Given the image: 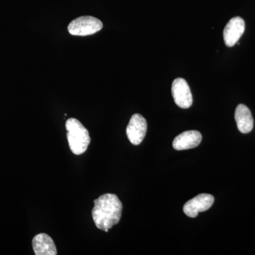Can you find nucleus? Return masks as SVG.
I'll list each match as a JSON object with an SVG mask.
<instances>
[{"instance_id": "1", "label": "nucleus", "mask_w": 255, "mask_h": 255, "mask_svg": "<svg viewBox=\"0 0 255 255\" xmlns=\"http://www.w3.org/2000/svg\"><path fill=\"white\" fill-rule=\"evenodd\" d=\"M95 206L92 211V219L95 226L102 231L108 232L120 221L123 205L118 196L105 194L94 201Z\"/></svg>"}, {"instance_id": "2", "label": "nucleus", "mask_w": 255, "mask_h": 255, "mask_svg": "<svg viewBox=\"0 0 255 255\" xmlns=\"http://www.w3.org/2000/svg\"><path fill=\"white\" fill-rule=\"evenodd\" d=\"M69 147L75 155L85 153L91 142L88 130L78 119L70 118L65 124Z\"/></svg>"}, {"instance_id": "3", "label": "nucleus", "mask_w": 255, "mask_h": 255, "mask_svg": "<svg viewBox=\"0 0 255 255\" xmlns=\"http://www.w3.org/2000/svg\"><path fill=\"white\" fill-rule=\"evenodd\" d=\"M103 28V23L91 16H80L74 19L68 26V31L73 36H85L92 35Z\"/></svg>"}, {"instance_id": "4", "label": "nucleus", "mask_w": 255, "mask_h": 255, "mask_svg": "<svg viewBox=\"0 0 255 255\" xmlns=\"http://www.w3.org/2000/svg\"><path fill=\"white\" fill-rule=\"evenodd\" d=\"M147 129L145 119L140 114H133L127 128V135L129 141L132 145H140L145 138Z\"/></svg>"}, {"instance_id": "5", "label": "nucleus", "mask_w": 255, "mask_h": 255, "mask_svg": "<svg viewBox=\"0 0 255 255\" xmlns=\"http://www.w3.org/2000/svg\"><path fill=\"white\" fill-rule=\"evenodd\" d=\"M172 95L174 102L182 109H188L192 105L193 97L190 87L183 78H177L172 85Z\"/></svg>"}, {"instance_id": "6", "label": "nucleus", "mask_w": 255, "mask_h": 255, "mask_svg": "<svg viewBox=\"0 0 255 255\" xmlns=\"http://www.w3.org/2000/svg\"><path fill=\"white\" fill-rule=\"evenodd\" d=\"M214 202V197L211 194H199L187 201L183 208V211L189 217L196 218L199 213L209 210Z\"/></svg>"}, {"instance_id": "7", "label": "nucleus", "mask_w": 255, "mask_h": 255, "mask_svg": "<svg viewBox=\"0 0 255 255\" xmlns=\"http://www.w3.org/2000/svg\"><path fill=\"white\" fill-rule=\"evenodd\" d=\"M245 29L246 23L243 18L239 16L231 18L223 30V39L226 46H235L243 36Z\"/></svg>"}, {"instance_id": "8", "label": "nucleus", "mask_w": 255, "mask_h": 255, "mask_svg": "<svg viewBox=\"0 0 255 255\" xmlns=\"http://www.w3.org/2000/svg\"><path fill=\"white\" fill-rule=\"evenodd\" d=\"M202 135L197 130L183 132L174 139L173 147L176 150H189L194 148L201 143Z\"/></svg>"}, {"instance_id": "9", "label": "nucleus", "mask_w": 255, "mask_h": 255, "mask_svg": "<svg viewBox=\"0 0 255 255\" xmlns=\"http://www.w3.org/2000/svg\"><path fill=\"white\" fill-rule=\"evenodd\" d=\"M32 246L36 255H56L54 241L46 233L36 235L32 241Z\"/></svg>"}, {"instance_id": "10", "label": "nucleus", "mask_w": 255, "mask_h": 255, "mask_svg": "<svg viewBox=\"0 0 255 255\" xmlns=\"http://www.w3.org/2000/svg\"><path fill=\"white\" fill-rule=\"evenodd\" d=\"M235 119H236L238 130L242 133H248L252 131L254 127V120H253L251 110L247 106L244 105L238 106L235 113Z\"/></svg>"}]
</instances>
